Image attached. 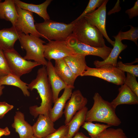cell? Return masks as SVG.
I'll list each match as a JSON object with an SVG mask.
<instances>
[{"mask_svg": "<svg viewBox=\"0 0 138 138\" xmlns=\"http://www.w3.org/2000/svg\"><path fill=\"white\" fill-rule=\"evenodd\" d=\"M5 88V86L0 84V96L3 94V90Z\"/></svg>", "mask_w": 138, "mask_h": 138, "instance_id": "f35d334b", "label": "cell"}, {"mask_svg": "<svg viewBox=\"0 0 138 138\" xmlns=\"http://www.w3.org/2000/svg\"><path fill=\"white\" fill-rule=\"evenodd\" d=\"M15 5L24 10L34 13L46 21L49 20L50 17L47 12V8L52 0H46L43 3L36 5L23 2L20 0H13Z\"/></svg>", "mask_w": 138, "mask_h": 138, "instance_id": "7402d4cb", "label": "cell"}, {"mask_svg": "<svg viewBox=\"0 0 138 138\" xmlns=\"http://www.w3.org/2000/svg\"><path fill=\"white\" fill-rule=\"evenodd\" d=\"M0 0V19L10 21L14 26L18 15L13 0Z\"/></svg>", "mask_w": 138, "mask_h": 138, "instance_id": "603a6c76", "label": "cell"}, {"mask_svg": "<svg viewBox=\"0 0 138 138\" xmlns=\"http://www.w3.org/2000/svg\"><path fill=\"white\" fill-rule=\"evenodd\" d=\"M68 131V125L60 126L54 132L44 138H65Z\"/></svg>", "mask_w": 138, "mask_h": 138, "instance_id": "d6a6232c", "label": "cell"}, {"mask_svg": "<svg viewBox=\"0 0 138 138\" xmlns=\"http://www.w3.org/2000/svg\"><path fill=\"white\" fill-rule=\"evenodd\" d=\"M88 100L79 90L72 92L69 100L66 102L63 111L65 118V125H67L75 114L85 107Z\"/></svg>", "mask_w": 138, "mask_h": 138, "instance_id": "7c38bea8", "label": "cell"}, {"mask_svg": "<svg viewBox=\"0 0 138 138\" xmlns=\"http://www.w3.org/2000/svg\"><path fill=\"white\" fill-rule=\"evenodd\" d=\"M86 56L83 54L75 53L63 59L77 78L81 76L88 67L86 61Z\"/></svg>", "mask_w": 138, "mask_h": 138, "instance_id": "d6986e66", "label": "cell"}, {"mask_svg": "<svg viewBox=\"0 0 138 138\" xmlns=\"http://www.w3.org/2000/svg\"><path fill=\"white\" fill-rule=\"evenodd\" d=\"M71 35L79 42L89 45L96 47L106 46L100 31L84 17L75 23Z\"/></svg>", "mask_w": 138, "mask_h": 138, "instance_id": "3957f363", "label": "cell"}, {"mask_svg": "<svg viewBox=\"0 0 138 138\" xmlns=\"http://www.w3.org/2000/svg\"><path fill=\"white\" fill-rule=\"evenodd\" d=\"M21 33L15 27L0 30V48L3 51L14 49L16 41Z\"/></svg>", "mask_w": 138, "mask_h": 138, "instance_id": "e0dca14e", "label": "cell"}, {"mask_svg": "<svg viewBox=\"0 0 138 138\" xmlns=\"http://www.w3.org/2000/svg\"><path fill=\"white\" fill-rule=\"evenodd\" d=\"M124 84L126 85L138 96V83L135 76L127 73V76L125 77Z\"/></svg>", "mask_w": 138, "mask_h": 138, "instance_id": "f546056e", "label": "cell"}, {"mask_svg": "<svg viewBox=\"0 0 138 138\" xmlns=\"http://www.w3.org/2000/svg\"><path fill=\"white\" fill-rule=\"evenodd\" d=\"M130 29L125 32L120 31V38L121 41L124 40H128L134 42L137 45L138 39V28L132 25H129Z\"/></svg>", "mask_w": 138, "mask_h": 138, "instance_id": "f1b7e54d", "label": "cell"}, {"mask_svg": "<svg viewBox=\"0 0 138 138\" xmlns=\"http://www.w3.org/2000/svg\"><path fill=\"white\" fill-rule=\"evenodd\" d=\"M3 52L11 73L19 77L41 65L37 62L25 59L14 49Z\"/></svg>", "mask_w": 138, "mask_h": 138, "instance_id": "52a82bcc", "label": "cell"}, {"mask_svg": "<svg viewBox=\"0 0 138 138\" xmlns=\"http://www.w3.org/2000/svg\"><path fill=\"white\" fill-rule=\"evenodd\" d=\"M88 108L86 107L77 112L67 125L68 131L65 138H72L78 132L80 127L85 122Z\"/></svg>", "mask_w": 138, "mask_h": 138, "instance_id": "cb8c5ba5", "label": "cell"}, {"mask_svg": "<svg viewBox=\"0 0 138 138\" xmlns=\"http://www.w3.org/2000/svg\"><path fill=\"white\" fill-rule=\"evenodd\" d=\"M74 87L67 86L64 89L61 96L54 102L50 110L48 117L54 122L61 118L63 114V111L67 101L71 96Z\"/></svg>", "mask_w": 138, "mask_h": 138, "instance_id": "5bb4252c", "label": "cell"}, {"mask_svg": "<svg viewBox=\"0 0 138 138\" xmlns=\"http://www.w3.org/2000/svg\"><path fill=\"white\" fill-rule=\"evenodd\" d=\"M108 1V0H105L102 5L97 9L86 14L84 17L91 24L96 27L108 42L113 47L114 41L112 40L109 37L106 28V5Z\"/></svg>", "mask_w": 138, "mask_h": 138, "instance_id": "8fae6325", "label": "cell"}, {"mask_svg": "<svg viewBox=\"0 0 138 138\" xmlns=\"http://www.w3.org/2000/svg\"><path fill=\"white\" fill-rule=\"evenodd\" d=\"M111 126L107 124L94 123L92 122H85L82 127L87 130L90 137L97 138L101 133Z\"/></svg>", "mask_w": 138, "mask_h": 138, "instance_id": "484cf974", "label": "cell"}, {"mask_svg": "<svg viewBox=\"0 0 138 138\" xmlns=\"http://www.w3.org/2000/svg\"><path fill=\"white\" fill-rule=\"evenodd\" d=\"M116 67L123 71L130 73L135 76L138 77V65H127L124 64L121 61L117 62Z\"/></svg>", "mask_w": 138, "mask_h": 138, "instance_id": "4dcf8cb0", "label": "cell"}, {"mask_svg": "<svg viewBox=\"0 0 138 138\" xmlns=\"http://www.w3.org/2000/svg\"><path fill=\"white\" fill-rule=\"evenodd\" d=\"M1 50V49L0 48V50Z\"/></svg>", "mask_w": 138, "mask_h": 138, "instance_id": "b9f144b4", "label": "cell"}, {"mask_svg": "<svg viewBox=\"0 0 138 138\" xmlns=\"http://www.w3.org/2000/svg\"><path fill=\"white\" fill-rule=\"evenodd\" d=\"M2 136H0V138Z\"/></svg>", "mask_w": 138, "mask_h": 138, "instance_id": "60d3db41", "label": "cell"}, {"mask_svg": "<svg viewBox=\"0 0 138 138\" xmlns=\"http://www.w3.org/2000/svg\"><path fill=\"white\" fill-rule=\"evenodd\" d=\"M130 19H131L138 15V0H137L135 3L133 7L128 9L125 11Z\"/></svg>", "mask_w": 138, "mask_h": 138, "instance_id": "e575fe53", "label": "cell"}, {"mask_svg": "<svg viewBox=\"0 0 138 138\" xmlns=\"http://www.w3.org/2000/svg\"><path fill=\"white\" fill-rule=\"evenodd\" d=\"M117 97L110 103L115 109L122 104L135 105L138 103V96L126 85L123 84L118 89Z\"/></svg>", "mask_w": 138, "mask_h": 138, "instance_id": "ac0fdd59", "label": "cell"}, {"mask_svg": "<svg viewBox=\"0 0 138 138\" xmlns=\"http://www.w3.org/2000/svg\"><path fill=\"white\" fill-rule=\"evenodd\" d=\"M11 125L20 138H31L33 136L32 126L25 120L24 114L20 111L16 112Z\"/></svg>", "mask_w": 138, "mask_h": 138, "instance_id": "ffe728a7", "label": "cell"}, {"mask_svg": "<svg viewBox=\"0 0 138 138\" xmlns=\"http://www.w3.org/2000/svg\"><path fill=\"white\" fill-rule=\"evenodd\" d=\"M46 67L52 93L53 102L54 103L58 98L60 91L67 86L56 73L51 61H48Z\"/></svg>", "mask_w": 138, "mask_h": 138, "instance_id": "2e32d148", "label": "cell"}, {"mask_svg": "<svg viewBox=\"0 0 138 138\" xmlns=\"http://www.w3.org/2000/svg\"><path fill=\"white\" fill-rule=\"evenodd\" d=\"M93 99V105L87 111L85 122H99L112 126L121 124V122L116 114V109L110 102L104 100L97 93L95 94Z\"/></svg>", "mask_w": 138, "mask_h": 138, "instance_id": "7a4b0ae2", "label": "cell"}, {"mask_svg": "<svg viewBox=\"0 0 138 138\" xmlns=\"http://www.w3.org/2000/svg\"><path fill=\"white\" fill-rule=\"evenodd\" d=\"M18 40L21 48L26 51L24 58L26 60H33L34 62L46 66L48 63L44 56L45 42L39 38L31 34L21 33Z\"/></svg>", "mask_w": 138, "mask_h": 138, "instance_id": "5b68a950", "label": "cell"}, {"mask_svg": "<svg viewBox=\"0 0 138 138\" xmlns=\"http://www.w3.org/2000/svg\"><path fill=\"white\" fill-rule=\"evenodd\" d=\"M31 138H38L33 136Z\"/></svg>", "mask_w": 138, "mask_h": 138, "instance_id": "ab89813d", "label": "cell"}, {"mask_svg": "<svg viewBox=\"0 0 138 138\" xmlns=\"http://www.w3.org/2000/svg\"><path fill=\"white\" fill-rule=\"evenodd\" d=\"M16 7L18 17L14 27L21 33L43 38L36 28L33 13Z\"/></svg>", "mask_w": 138, "mask_h": 138, "instance_id": "9c48e42d", "label": "cell"}, {"mask_svg": "<svg viewBox=\"0 0 138 138\" xmlns=\"http://www.w3.org/2000/svg\"><path fill=\"white\" fill-rule=\"evenodd\" d=\"M54 68L57 74L67 86L74 87L77 77L63 59L55 60Z\"/></svg>", "mask_w": 138, "mask_h": 138, "instance_id": "44dd1931", "label": "cell"}, {"mask_svg": "<svg viewBox=\"0 0 138 138\" xmlns=\"http://www.w3.org/2000/svg\"><path fill=\"white\" fill-rule=\"evenodd\" d=\"M11 73L3 51H0V78Z\"/></svg>", "mask_w": 138, "mask_h": 138, "instance_id": "1f68e13d", "label": "cell"}, {"mask_svg": "<svg viewBox=\"0 0 138 138\" xmlns=\"http://www.w3.org/2000/svg\"><path fill=\"white\" fill-rule=\"evenodd\" d=\"M33 136L38 138H44L55 132L54 123L49 117L40 114L32 126Z\"/></svg>", "mask_w": 138, "mask_h": 138, "instance_id": "4fadbf2b", "label": "cell"}, {"mask_svg": "<svg viewBox=\"0 0 138 138\" xmlns=\"http://www.w3.org/2000/svg\"><path fill=\"white\" fill-rule=\"evenodd\" d=\"M90 76L98 77L117 85L124 84L125 72L111 64H106L98 68L88 66L81 76Z\"/></svg>", "mask_w": 138, "mask_h": 138, "instance_id": "8992f818", "label": "cell"}, {"mask_svg": "<svg viewBox=\"0 0 138 138\" xmlns=\"http://www.w3.org/2000/svg\"><path fill=\"white\" fill-rule=\"evenodd\" d=\"M14 108V106L5 102H0V119Z\"/></svg>", "mask_w": 138, "mask_h": 138, "instance_id": "836d02e7", "label": "cell"}, {"mask_svg": "<svg viewBox=\"0 0 138 138\" xmlns=\"http://www.w3.org/2000/svg\"><path fill=\"white\" fill-rule=\"evenodd\" d=\"M10 134V131L8 127H6L4 128H0V136L8 135Z\"/></svg>", "mask_w": 138, "mask_h": 138, "instance_id": "8d00e7d4", "label": "cell"}, {"mask_svg": "<svg viewBox=\"0 0 138 138\" xmlns=\"http://www.w3.org/2000/svg\"><path fill=\"white\" fill-rule=\"evenodd\" d=\"M105 0H90L87 7L82 13L72 22L75 23L84 17L86 14L94 12L96 8H98L102 5Z\"/></svg>", "mask_w": 138, "mask_h": 138, "instance_id": "83f0119b", "label": "cell"}, {"mask_svg": "<svg viewBox=\"0 0 138 138\" xmlns=\"http://www.w3.org/2000/svg\"><path fill=\"white\" fill-rule=\"evenodd\" d=\"M72 138H92L86 136L82 132H77Z\"/></svg>", "mask_w": 138, "mask_h": 138, "instance_id": "74e56055", "label": "cell"}, {"mask_svg": "<svg viewBox=\"0 0 138 138\" xmlns=\"http://www.w3.org/2000/svg\"><path fill=\"white\" fill-rule=\"evenodd\" d=\"M120 1L118 0L113 8L108 13L107 15H109L112 14L116 12H118L121 10V8L120 6Z\"/></svg>", "mask_w": 138, "mask_h": 138, "instance_id": "d590c367", "label": "cell"}, {"mask_svg": "<svg viewBox=\"0 0 138 138\" xmlns=\"http://www.w3.org/2000/svg\"><path fill=\"white\" fill-rule=\"evenodd\" d=\"M97 138H128L121 129L108 128L101 133Z\"/></svg>", "mask_w": 138, "mask_h": 138, "instance_id": "4316f807", "label": "cell"}, {"mask_svg": "<svg viewBox=\"0 0 138 138\" xmlns=\"http://www.w3.org/2000/svg\"><path fill=\"white\" fill-rule=\"evenodd\" d=\"M0 84L3 85L14 86L20 88L25 96H29L30 93L28 90V85L22 81L20 78L12 73L0 78Z\"/></svg>", "mask_w": 138, "mask_h": 138, "instance_id": "d4e9b609", "label": "cell"}, {"mask_svg": "<svg viewBox=\"0 0 138 138\" xmlns=\"http://www.w3.org/2000/svg\"><path fill=\"white\" fill-rule=\"evenodd\" d=\"M75 53L85 56L93 55L99 56L104 60L110 54L112 48L106 45L103 47H96L80 42L71 35L66 41Z\"/></svg>", "mask_w": 138, "mask_h": 138, "instance_id": "ba28073f", "label": "cell"}, {"mask_svg": "<svg viewBox=\"0 0 138 138\" xmlns=\"http://www.w3.org/2000/svg\"><path fill=\"white\" fill-rule=\"evenodd\" d=\"M75 23L67 24L47 20L42 22L36 23L38 32L48 41H66L72 35Z\"/></svg>", "mask_w": 138, "mask_h": 138, "instance_id": "277c9868", "label": "cell"}, {"mask_svg": "<svg viewBox=\"0 0 138 138\" xmlns=\"http://www.w3.org/2000/svg\"><path fill=\"white\" fill-rule=\"evenodd\" d=\"M28 86L31 91L36 89L41 100L39 106L35 105L29 107L30 114L34 118L40 114L48 117L52 107L53 95L45 66H43L38 69L36 78L28 84Z\"/></svg>", "mask_w": 138, "mask_h": 138, "instance_id": "6da1fadb", "label": "cell"}, {"mask_svg": "<svg viewBox=\"0 0 138 138\" xmlns=\"http://www.w3.org/2000/svg\"><path fill=\"white\" fill-rule=\"evenodd\" d=\"M120 31L116 36L113 37L115 39L114 44L110 54L105 60L100 61L96 60L94 64L96 68H99L106 64H111L116 67L118 57L121 52L126 49L127 46L123 44L120 38Z\"/></svg>", "mask_w": 138, "mask_h": 138, "instance_id": "9a60e30c", "label": "cell"}, {"mask_svg": "<svg viewBox=\"0 0 138 138\" xmlns=\"http://www.w3.org/2000/svg\"><path fill=\"white\" fill-rule=\"evenodd\" d=\"M44 55L48 61L63 59L75 54L73 49L68 44L66 41L50 40L44 45Z\"/></svg>", "mask_w": 138, "mask_h": 138, "instance_id": "30bf717a", "label": "cell"}]
</instances>
